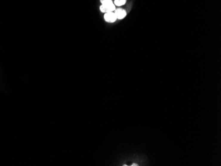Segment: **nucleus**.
Segmentation results:
<instances>
[{
  "label": "nucleus",
  "mask_w": 221,
  "mask_h": 166,
  "mask_svg": "<svg viewBox=\"0 0 221 166\" xmlns=\"http://www.w3.org/2000/svg\"><path fill=\"white\" fill-rule=\"evenodd\" d=\"M132 166H137V165H137V164H132Z\"/></svg>",
  "instance_id": "6"
},
{
  "label": "nucleus",
  "mask_w": 221,
  "mask_h": 166,
  "mask_svg": "<svg viewBox=\"0 0 221 166\" xmlns=\"http://www.w3.org/2000/svg\"><path fill=\"white\" fill-rule=\"evenodd\" d=\"M104 19L106 22L113 23L117 19L114 12H109L104 15Z\"/></svg>",
  "instance_id": "2"
},
{
  "label": "nucleus",
  "mask_w": 221,
  "mask_h": 166,
  "mask_svg": "<svg viewBox=\"0 0 221 166\" xmlns=\"http://www.w3.org/2000/svg\"><path fill=\"white\" fill-rule=\"evenodd\" d=\"M126 0H115L114 4L117 6H122L125 4Z\"/></svg>",
  "instance_id": "4"
},
{
  "label": "nucleus",
  "mask_w": 221,
  "mask_h": 166,
  "mask_svg": "<svg viewBox=\"0 0 221 166\" xmlns=\"http://www.w3.org/2000/svg\"><path fill=\"white\" fill-rule=\"evenodd\" d=\"M99 9H100V11L103 12V13H109V12L115 11V10H116V7L115 5L113 2H111L106 4H101Z\"/></svg>",
  "instance_id": "1"
},
{
  "label": "nucleus",
  "mask_w": 221,
  "mask_h": 166,
  "mask_svg": "<svg viewBox=\"0 0 221 166\" xmlns=\"http://www.w3.org/2000/svg\"><path fill=\"white\" fill-rule=\"evenodd\" d=\"M100 2L101 4H109V3H111L113 1H112V0H100Z\"/></svg>",
  "instance_id": "5"
},
{
  "label": "nucleus",
  "mask_w": 221,
  "mask_h": 166,
  "mask_svg": "<svg viewBox=\"0 0 221 166\" xmlns=\"http://www.w3.org/2000/svg\"><path fill=\"white\" fill-rule=\"evenodd\" d=\"M115 14L117 17V19H123L126 15V12L125 10L122 8H118L117 10H115Z\"/></svg>",
  "instance_id": "3"
}]
</instances>
